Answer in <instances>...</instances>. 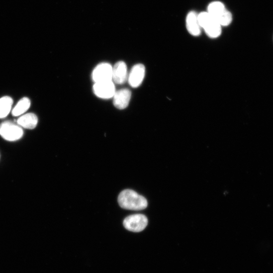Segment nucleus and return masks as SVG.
I'll list each match as a JSON object with an SVG mask.
<instances>
[{
  "instance_id": "nucleus-4",
  "label": "nucleus",
  "mask_w": 273,
  "mask_h": 273,
  "mask_svg": "<svg viewBox=\"0 0 273 273\" xmlns=\"http://www.w3.org/2000/svg\"><path fill=\"white\" fill-rule=\"evenodd\" d=\"M23 135L22 128L18 124L6 121L0 125V135L9 141L20 139Z\"/></svg>"
},
{
  "instance_id": "nucleus-11",
  "label": "nucleus",
  "mask_w": 273,
  "mask_h": 273,
  "mask_svg": "<svg viewBox=\"0 0 273 273\" xmlns=\"http://www.w3.org/2000/svg\"><path fill=\"white\" fill-rule=\"evenodd\" d=\"M186 26L189 33L194 36H198L201 33L198 14L195 12H190L186 18Z\"/></svg>"
},
{
  "instance_id": "nucleus-8",
  "label": "nucleus",
  "mask_w": 273,
  "mask_h": 273,
  "mask_svg": "<svg viewBox=\"0 0 273 273\" xmlns=\"http://www.w3.org/2000/svg\"><path fill=\"white\" fill-rule=\"evenodd\" d=\"M131 95V91L128 89L115 91L113 97L114 106L119 109H125L129 105Z\"/></svg>"
},
{
  "instance_id": "nucleus-13",
  "label": "nucleus",
  "mask_w": 273,
  "mask_h": 273,
  "mask_svg": "<svg viewBox=\"0 0 273 273\" xmlns=\"http://www.w3.org/2000/svg\"><path fill=\"white\" fill-rule=\"evenodd\" d=\"M13 99L9 96L0 98V118L6 117L11 111Z\"/></svg>"
},
{
  "instance_id": "nucleus-2",
  "label": "nucleus",
  "mask_w": 273,
  "mask_h": 273,
  "mask_svg": "<svg viewBox=\"0 0 273 273\" xmlns=\"http://www.w3.org/2000/svg\"><path fill=\"white\" fill-rule=\"evenodd\" d=\"M198 18L201 28H203L208 37L216 38L220 36L222 26L207 12L198 14Z\"/></svg>"
},
{
  "instance_id": "nucleus-9",
  "label": "nucleus",
  "mask_w": 273,
  "mask_h": 273,
  "mask_svg": "<svg viewBox=\"0 0 273 273\" xmlns=\"http://www.w3.org/2000/svg\"><path fill=\"white\" fill-rule=\"evenodd\" d=\"M145 75V68L142 64L134 66L129 74L128 81L133 88H137L142 83Z\"/></svg>"
},
{
  "instance_id": "nucleus-6",
  "label": "nucleus",
  "mask_w": 273,
  "mask_h": 273,
  "mask_svg": "<svg viewBox=\"0 0 273 273\" xmlns=\"http://www.w3.org/2000/svg\"><path fill=\"white\" fill-rule=\"evenodd\" d=\"M93 91L96 96L104 99H108L113 97L115 88L112 81L96 83L93 86Z\"/></svg>"
},
{
  "instance_id": "nucleus-7",
  "label": "nucleus",
  "mask_w": 273,
  "mask_h": 273,
  "mask_svg": "<svg viewBox=\"0 0 273 273\" xmlns=\"http://www.w3.org/2000/svg\"><path fill=\"white\" fill-rule=\"evenodd\" d=\"M112 67L108 63L98 65L92 74L93 81L96 83L112 81Z\"/></svg>"
},
{
  "instance_id": "nucleus-12",
  "label": "nucleus",
  "mask_w": 273,
  "mask_h": 273,
  "mask_svg": "<svg viewBox=\"0 0 273 273\" xmlns=\"http://www.w3.org/2000/svg\"><path fill=\"white\" fill-rule=\"evenodd\" d=\"M38 123L37 116L33 113H29L21 116L17 120V124L21 128L27 129H35Z\"/></svg>"
},
{
  "instance_id": "nucleus-14",
  "label": "nucleus",
  "mask_w": 273,
  "mask_h": 273,
  "mask_svg": "<svg viewBox=\"0 0 273 273\" xmlns=\"http://www.w3.org/2000/svg\"><path fill=\"white\" fill-rule=\"evenodd\" d=\"M30 100L27 97L20 100L12 111V114L18 116L25 113L30 106Z\"/></svg>"
},
{
  "instance_id": "nucleus-5",
  "label": "nucleus",
  "mask_w": 273,
  "mask_h": 273,
  "mask_svg": "<svg viewBox=\"0 0 273 273\" xmlns=\"http://www.w3.org/2000/svg\"><path fill=\"white\" fill-rule=\"evenodd\" d=\"M147 217L142 214H135L126 218L123 222L125 228L131 232H140L143 231L148 225Z\"/></svg>"
},
{
  "instance_id": "nucleus-3",
  "label": "nucleus",
  "mask_w": 273,
  "mask_h": 273,
  "mask_svg": "<svg viewBox=\"0 0 273 273\" xmlns=\"http://www.w3.org/2000/svg\"><path fill=\"white\" fill-rule=\"evenodd\" d=\"M207 12L216 19L222 26L229 25L232 21V15L225 5L220 2H214L209 4Z\"/></svg>"
},
{
  "instance_id": "nucleus-1",
  "label": "nucleus",
  "mask_w": 273,
  "mask_h": 273,
  "mask_svg": "<svg viewBox=\"0 0 273 273\" xmlns=\"http://www.w3.org/2000/svg\"><path fill=\"white\" fill-rule=\"evenodd\" d=\"M118 202L121 208L131 210H143L148 206L144 197L131 189L121 191L118 197Z\"/></svg>"
},
{
  "instance_id": "nucleus-10",
  "label": "nucleus",
  "mask_w": 273,
  "mask_h": 273,
  "mask_svg": "<svg viewBox=\"0 0 273 273\" xmlns=\"http://www.w3.org/2000/svg\"><path fill=\"white\" fill-rule=\"evenodd\" d=\"M112 79L118 85L124 84L127 80V67L123 62L117 63L112 68Z\"/></svg>"
}]
</instances>
